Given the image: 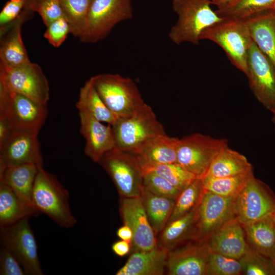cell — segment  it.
<instances>
[{
  "label": "cell",
  "mask_w": 275,
  "mask_h": 275,
  "mask_svg": "<svg viewBox=\"0 0 275 275\" xmlns=\"http://www.w3.org/2000/svg\"><path fill=\"white\" fill-rule=\"evenodd\" d=\"M274 208L275 196L254 175L235 200L236 217L242 225L271 214Z\"/></svg>",
  "instance_id": "5bb4252c"
},
{
  "label": "cell",
  "mask_w": 275,
  "mask_h": 275,
  "mask_svg": "<svg viewBox=\"0 0 275 275\" xmlns=\"http://www.w3.org/2000/svg\"><path fill=\"white\" fill-rule=\"evenodd\" d=\"M0 274L1 275H24L25 272L13 254L2 246L0 252Z\"/></svg>",
  "instance_id": "b9f144b4"
},
{
  "label": "cell",
  "mask_w": 275,
  "mask_h": 275,
  "mask_svg": "<svg viewBox=\"0 0 275 275\" xmlns=\"http://www.w3.org/2000/svg\"><path fill=\"white\" fill-rule=\"evenodd\" d=\"M271 260L272 261L274 266H275V252L273 253V254L270 257Z\"/></svg>",
  "instance_id": "681fc988"
},
{
  "label": "cell",
  "mask_w": 275,
  "mask_h": 275,
  "mask_svg": "<svg viewBox=\"0 0 275 275\" xmlns=\"http://www.w3.org/2000/svg\"><path fill=\"white\" fill-rule=\"evenodd\" d=\"M70 28V33L78 37L84 28L93 0H59Z\"/></svg>",
  "instance_id": "1f68e13d"
},
{
  "label": "cell",
  "mask_w": 275,
  "mask_h": 275,
  "mask_svg": "<svg viewBox=\"0 0 275 275\" xmlns=\"http://www.w3.org/2000/svg\"><path fill=\"white\" fill-rule=\"evenodd\" d=\"M141 169L143 173L150 171L159 175L181 191L197 179L178 162L155 164Z\"/></svg>",
  "instance_id": "d6a6232c"
},
{
  "label": "cell",
  "mask_w": 275,
  "mask_h": 275,
  "mask_svg": "<svg viewBox=\"0 0 275 275\" xmlns=\"http://www.w3.org/2000/svg\"><path fill=\"white\" fill-rule=\"evenodd\" d=\"M40 167L34 163L0 166V182L9 186L23 201L33 205L32 192Z\"/></svg>",
  "instance_id": "603a6c76"
},
{
  "label": "cell",
  "mask_w": 275,
  "mask_h": 275,
  "mask_svg": "<svg viewBox=\"0 0 275 275\" xmlns=\"http://www.w3.org/2000/svg\"><path fill=\"white\" fill-rule=\"evenodd\" d=\"M13 130L8 119L4 116L0 115V147L9 138Z\"/></svg>",
  "instance_id": "7bdbcfd3"
},
{
  "label": "cell",
  "mask_w": 275,
  "mask_h": 275,
  "mask_svg": "<svg viewBox=\"0 0 275 275\" xmlns=\"http://www.w3.org/2000/svg\"><path fill=\"white\" fill-rule=\"evenodd\" d=\"M253 175L252 170L228 177H204L202 181L205 190L222 196L236 198Z\"/></svg>",
  "instance_id": "4dcf8cb0"
},
{
  "label": "cell",
  "mask_w": 275,
  "mask_h": 275,
  "mask_svg": "<svg viewBox=\"0 0 275 275\" xmlns=\"http://www.w3.org/2000/svg\"><path fill=\"white\" fill-rule=\"evenodd\" d=\"M141 198L150 223L157 235L167 224L176 200L156 195L144 187Z\"/></svg>",
  "instance_id": "f1b7e54d"
},
{
  "label": "cell",
  "mask_w": 275,
  "mask_h": 275,
  "mask_svg": "<svg viewBox=\"0 0 275 275\" xmlns=\"http://www.w3.org/2000/svg\"><path fill=\"white\" fill-rule=\"evenodd\" d=\"M143 187L156 195L176 200L181 190L153 172L143 173Z\"/></svg>",
  "instance_id": "8d00e7d4"
},
{
  "label": "cell",
  "mask_w": 275,
  "mask_h": 275,
  "mask_svg": "<svg viewBox=\"0 0 275 275\" xmlns=\"http://www.w3.org/2000/svg\"><path fill=\"white\" fill-rule=\"evenodd\" d=\"M28 4L33 12L40 15L46 26L59 18L65 17L59 0H28Z\"/></svg>",
  "instance_id": "f35d334b"
},
{
  "label": "cell",
  "mask_w": 275,
  "mask_h": 275,
  "mask_svg": "<svg viewBox=\"0 0 275 275\" xmlns=\"http://www.w3.org/2000/svg\"><path fill=\"white\" fill-rule=\"evenodd\" d=\"M80 132L86 140L85 154L98 163L107 152L116 148L112 125H105L87 114L78 111Z\"/></svg>",
  "instance_id": "e0dca14e"
},
{
  "label": "cell",
  "mask_w": 275,
  "mask_h": 275,
  "mask_svg": "<svg viewBox=\"0 0 275 275\" xmlns=\"http://www.w3.org/2000/svg\"><path fill=\"white\" fill-rule=\"evenodd\" d=\"M38 134L13 130L0 147V166L34 163L43 167Z\"/></svg>",
  "instance_id": "2e32d148"
},
{
  "label": "cell",
  "mask_w": 275,
  "mask_h": 275,
  "mask_svg": "<svg viewBox=\"0 0 275 275\" xmlns=\"http://www.w3.org/2000/svg\"><path fill=\"white\" fill-rule=\"evenodd\" d=\"M211 5L210 0H173L178 19L169 33L172 42L176 45L184 42L198 44L202 33L224 18Z\"/></svg>",
  "instance_id": "6da1fadb"
},
{
  "label": "cell",
  "mask_w": 275,
  "mask_h": 275,
  "mask_svg": "<svg viewBox=\"0 0 275 275\" xmlns=\"http://www.w3.org/2000/svg\"><path fill=\"white\" fill-rule=\"evenodd\" d=\"M235 198L224 197L205 190L197 206L196 235L199 239L208 238L216 231L236 218Z\"/></svg>",
  "instance_id": "7c38bea8"
},
{
  "label": "cell",
  "mask_w": 275,
  "mask_h": 275,
  "mask_svg": "<svg viewBox=\"0 0 275 275\" xmlns=\"http://www.w3.org/2000/svg\"><path fill=\"white\" fill-rule=\"evenodd\" d=\"M204 191V188L201 179H196L183 189L175 201L168 223L184 215L196 207Z\"/></svg>",
  "instance_id": "836d02e7"
},
{
  "label": "cell",
  "mask_w": 275,
  "mask_h": 275,
  "mask_svg": "<svg viewBox=\"0 0 275 275\" xmlns=\"http://www.w3.org/2000/svg\"><path fill=\"white\" fill-rule=\"evenodd\" d=\"M44 37L54 47H60L70 33V28L67 20L62 17L46 26Z\"/></svg>",
  "instance_id": "60d3db41"
},
{
  "label": "cell",
  "mask_w": 275,
  "mask_h": 275,
  "mask_svg": "<svg viewBox=\"0 0 275 275\" xmlns=\"http://www.w3.org/2000/svg\"><path fill=\"white\" fill-rule=\"evenodd\" d=\"M39 213L33 205L23 201L9 186L0 182L1 228L10 226Z\"/></svg>",
  "instance_id": "d4e9b609"
},
{
  "label": "cell",
  "mask_w": 275,
  "mask_h": 275,
  "mask_svg": "<svg viewBox=\"0 0 275 275\" xmlns=\"http://www.w3.org/2000/svg\"><path fill=\"white\" fill-rule=\"evenodd\" d=\"M274 9L275 10V8H274Z\"/></svg>",
  "instance_id": "816d5d0a"
},
{
  "label": "cell",
  "mask_w": 275,
  "mask_h": 275,
  "mask_svg": "<svg viewBox=\"0 0 275 275\" xmlns=\"http://www.w3.org/2000/svg\"><path fill=\"white\" fill-rule=\"evenodd\" d=\"M206 244L211 252L239 260L248 243L242 225L235 218L213 233Z\"/></svg>",
  "instance_id": "d6986e66"
},
{
  "label": "cell",
  "mask_w": 275,
  "mask_h": 275,
  "mask_svg": "<svg viewBox=\"0 0 275 275\" xmlns=\"http://www.w3.org/2000/svg\"><path fill=\"white\" fill-rule=\"evenodd\" d=\"M98 163L109 175L120 195L141 197L143 174L135 155L115 148L105 153Z\"/></svg>",
  "instance_id": "30bf717a"
},
{
  "label": "cell",
  "mask_w": 275,
  "mask_h": 275,
  "mask_svg": "<svg viewBox=\"0 0 275 275\" xmlns=\"http://www.w3.org/2000/svg\"><path fill=\"white\" fill-rule=\"evenodd\" d=\"M247 73L250 88L267 109L275 108V67L253 41L249 49Z\"/></svg>",
  "instance_id": "4fadbf2b"
},
{
  "label": "cell",
  "mask_w": 275,
  "mask_h": 275,
  "mask_svg": "<svg viewBox=\"0 0 275 275\" xmlns=\"http://www.w3.org/2000/svg\"><path fill=\"white\" fill-rule=\"evenodd\" d=\"M243 19L252 40L275 67V10L259 12Z\"/></svg>",
  "instance_id": "7402d4cb"
},
{
  "label": "cell",
  "mask_w": 275,
  "mask_h": 275,
  "mask_svg": "<svg viewBox=\"0 0 275 275\" xmlns=\"http://www.w3.org/2000/svg\"><path fill=\"white\" fill-rule=\"evenodd\" d=\"M198 205L184 215L167 223L160 232L159 245L170 251L189 235L195 227Z\"/></svg>",
  "instance_id": "f546056e"
},
{
  "label": "cell",
  "mask_w": 275,
  "mask_h": 275,
  "mask_svg": "<svg viewBox=\"0 0 275 275\" xmlns=\"http://www.w3.org/2000/svg\"><path fill=\"white\" fill-rule=\"evenodd\" d=\"M228 146L226 139L192 133L179 139L177 162L196 178L202 179L216 156Z\"/></svg>",
  "instance_id": "8992f818"
},
{
  "label": "cell",
  "mask_w": 275,
  "mask_h": 275,
  "mask_svg": "<svg viewBox=\"0 0 275 275\" xmlns=\"http://www.w3.org/2000/svg\"><path fill=\"white\" fill-rule=\"evenodd\" d=\"M251 170H252V166L246 157L228 146L216 156L203 178L228 177Z\"/></svg>",
  "instance_id": "4316f807"
},
{
  "label": "cell",
  "mask_w": 275,
  "mask_h": 275,
  "mask_svg": "<svg viewBox=\"0 0 275 275\" xmlns=\"http://www.w3.org/2000/svg\"><path fill=\"white\" fill-rule=\"evenodd\" d=\"M132 0H93L83 31L84 43H95L105 38L119 23L133 16Z\"/></svg>",
  "instance_id": "52a82bcc"
},
{
  "label": "cell",
  "mask_w": 275,
  "mask_h": 275,
  "mask_svg": "<svg viewBox=\"0 0 275 275\" xmlns=\"http://www.w3.org/2000/svg\"><path fill=\"white\" fill-rule=\"evenodd\" d=\"M274 8L275 0H238L227 8L215 11L222 17L243 19Z\"/></svg>",
  "instance_id": "d590c367"
},
{
  "label": "cell",
  "mask_w": 275,
  "mask_h": 275,
  "mask_svg": "<svg viewBox=\"0 0 275 275\" xmlns=\"http://www.w3.org/2000/svg\"><path fill=\"white\" fill-rule=\"evenodd\" d=\"M91 78L104 103L118 118L132 116L145 103L136 85L129 77L102 73Z\"/></svg>",
  "instance_id": "5b68a950"
},
{
  "label": "cell",
  "mask_w": 275,
  "mask_h": 275,
  "mask_svg": "<svg viewBox=\"0 0 275 275\" xmlns=\"http://www.w3.org/2000/svg\"><path fill=\"white\" fill-rule=\"evenodd\" d=\"M75 106L78 111L107 124L112 125L118 118L104 103L91 78L80 88Z\"/></svg>",
  "instance_id": "83f0119b"
},
{
  "label": "cell",
  "mask_w": 275,
  "mask_h": 275,
  "mask_svg": "<svg viewBox=\"0 0 275 275\" xmlns=\"http://www.w3.org/2000/svg\"><path fill=\"white\" fill-rule=\"evenodd\" d=\"M242 226L249 245L270 258L275 252V227L271 214Z\"/></svg>",
  "instance_id": "484cf974"
},
{
  "label": "cell",
  "mask_w": 275,
  "mask_h": 275,
  "mask_svg": "<svg viewBox=\"0 0 275 275\" xmlns=\"http://www.w3.org/2000/svg\"><path fill=\"white\" fill-rule=\"evenodd\" d=\"M179 141V138L169 136L166 133L151 140L135 155L141 168L177 162Z\"/></svg>",
  "instance_id": "cb8c5ba5"
},
{
  "label": "cell",
  "mask_w": 275,
  "mask_h": 275,
  "mask_svg": "<svg viewBox=\"0 0 275 275\" xmlns=\"http://www.w3.org/2000/svg\"><path fill=\"white\" fill-rule=\"evenodd\" d=\"M9 1H23V0H9Z\"/></svg>",
  "instance_id": "f907efd6"
},
{
  "label": "cell",
  "mask_w": 275,
  "mask_h": 275,
  "mask_svg": "<svg viewBox=\"0 0 275 275\" xmlns=\"http://www.w3.org/2000/svg\"><path fill=\"white\" fill-rule=\"evenodd\" d=\"M120 211L124 224L133 232L131 245L135 251H150L158 245L141 197H124Z\"/></svg>",
  "instance_id": "9a60e30c"
},
{
  "label": "cell",
  "mask_w": 275,
  "mask_h": 275,
  "mask_svg": "<svg viewBox=\"0 0 275 275\" xmlns=\"http://www.w3.org/2000/svg\"><path fill=\"white\" fill-rule=\"evenodd\" d=\"M131 246V242L121 240L112 244V250L116 255L124 257L129 253Z\"/></svg>",
  "instance_id": "ee69618b"
},
{
  "label": "cell",
  "mask_w": 275,
  "mask_h": 275,
  "mask_svg": "<svg viewBox=\"0 0 275 275\" xmlns=\"http://www.w3.org/2000/svg\"><path fill=\"white\" fill-rule=\"evenodd\" d=\"M33 11L28 4L10 29L1 37L0 66L14 67L31 62L21 36L23 22Z\"/></svg>",
  "instance_id": "ffe728a7"
},
{
  "label": "cell",
  "mask_w": 275,
  "mask_h": 275,
  "mask_svg": "<svg viewBox=\"0 0 275 275\" xmlns=\"http://www.w3.org/2000/svg\"><path fill=\"white\" fill-rule=\"evenodd\" d=\"M211 4L217 6V10H221L228 7L238 0H210Z\"/></svg>",
  "instance_id": "bcb514c9"
},
{
  "label": "cell",
  "mask_w": 275,
  "mask_h": 275,
  "mask_svg": "<svg viewBox=\"0 0 275 275\" xmlns=\"http://www.w3.org/2000/svg\"><path fill=\"white\" fill-rule=\"evenodd\" d=\"M271 215H272L273 222V223H274V227H275V208H274L273 212L271 213Z\"/></svg>",
  "instance_id": "c3c4849f"
},
{
  "label": "cell",
  "mask_w": 275,
  "mask_h": 275,
  "mask_svg": "<svg viewBox=\"0 0 275 275\" xmlns=\"http://www.w3.org/2000/svg\"><path fill=\"white\" fill-rule=\"evenodd\" d=\"M68 191L55 176L40 167L34 183L32 202L40 213L47 215L63 228H70L76 219L69 205Z\"/></svg>",
  "instance_id": "3957f363"
},
{
  "label": "cell",
  "mask_w": 275,
  "mask_h": 275,
  "mask_svg": "<svg viewBox=\"0 0 275 275\" xmlns=\"http://www.w3.org/2000/svg\"><path fill=\"white\" fill-rule=\"evenodd\" d=\"M272 113L273 116L272 118V121L274 125V132H275V108L271 111Z\"/></svg>",
  "instance_id": "7dc6e473"
},
{
  "label": "cell",
  "mask_w": 275,
  "mask_h": 275,
  "mask_svg": "<svg viewBox=\"0 0 275 275\" xmlns=\"http://www.w3.org/2000/svg\"><path fill=\"white\" fill-rule=\"evenodd\" d=\"M117 235L121 240L131 242L133 238V232L130 227L124 224L117 231Z\"/></svg>",
  "instance_id": "f6af8a7d"
},
{
  "label": "cell",
  "mask_w": 275,
  "mask_h": 275,
  "mask_svg": "<svg viewBox=\"0 0 275 275\" xmlns=\"http://www.w3.org/2000/svg\"><path fill=\"white\" fill-rule=\"evenodd\" d=\"M0 86L47 105L50 91L41 67L31 62L14 67L0 66Z\"/></svg>",
  "instance_id": "9c48e42d"
},
{
  "label": "cell",
  "mask_w": 275,
  "mask_h": 275,
  "mask_svg": "<svg viewBox=\"0 0 275 275\" xmlns=\"http://www.w3.org/2000/svg\"><path fill=\"white\" fill-rule=\"evenodd\" d=\"M200 39L219 46L232 64L246 75L248 51L253 40L243 19L224 17L206 29Z\"/></svg>",
  "instance_id": "277c9868"
},
{
  "label": "cell",
  "mask_w": 275,
  "mask_h": 275,
  "mask_svg": "<svg viewBox=\"0 0 275 275\" xmlns=\"http://www.w3.org/2000/svg\"><path fill=\"white\" fill-rule=\"evenodd\" d=\"M111 125L116 148L134 155L151 140L166 133L162 124L146 102L132 116L118 118Z\"/></svg>",
  "instance_id": "7a4b0ae2"
},
{
  "label": "cell",
  "mask_w": 275,
  "mask_h": 275,
  "mask_svg": "<svg viewBox=\"0 0 275 275\" xmlns=\"http://www.w3.org/2000/svg\"><path fill=\"white\" fill-rule=\"evenodd\" d=\"M27 0L8 2L0 13V36L4 35L19 18Z\"/></svg>",
  "instance_id": "ab89813d"
},
{
  "label": "cell",
  "mask_w": 275,
  "mask_h": 275,
  "mask_svg": "<svg viewBox=\"0 0 275 275\" xmlns=\"http://www.w3.org/2000/svg\"><path fill=\"white\" fill-rule=\"evenodd\" d=\"M47 113V105L0 86V115L8 119L13 130L38 134Z\"/></svg>",
  "instance_id": "ba28073f"
},
{
  "label": "cell",
  "mask_w": 275,
  "mask_h": 275,
  "mask_svg": "<svg viewBox=\"0 0 275 275\" xmlns=\"http://www.w3.org/2000/svg\"><path fill=\"white\" fill-rule=\"evenodd\" d=\"M169 251L159 245L150 251H135L116 274H162L166 267Z\"/></svg>",
  "instance_id": "44dd1931"
},
{
  "label": "cell",
  "mask_w": 275,
  "mask_h": 275,
  "mask_svg": "<svg viewBox=\"0 0 275 275\" xmlns=\"http://www.w3.org/2000/svg\"><path fill=\"white\" fill-rule=\"evenodd\" d=\"M239 260L211 252L207 267V275H238L241 273Z\"/></svg>",
  "instance_id": "74e56055"
},
{
  "label": "cell",
  "mask_w": 275,
  "mask_h": 275,
  "mask_svg": "<svg viewBox=\"0 0 275 275\" xmlns=\"http://www.w3.org/2000/svg\"><path fill=\"white\" fill-rule=\"evenodd\" d=\"M2 246L17 259L25 274L42 275L37 245L28 218L10 226L1 228Z\"/></svg>",
  "instance_id": "8fae6325"
},
{
  "label": "cell",
  "mask_w": 275,
  "mask_h": 275,
  "mask_svg": "<svg viewBox=\"0 0 275 275\" xmlns=\"http://www.w3.org/2000/svg\"><path fill=\"white\" fill-rule=\"evenodd\" d=\"M211 252L206 244L169 251L166 268L170 275H207Z\"/></svg>",
  "instance_id": "ac0fdd59"
},
{
  "label": "cell",
  "mask_w": 275,
  "mask_h": 275,
  "mask_svg": "<svg viewBox=\"0 0 275 275\" xmlns=\"http://www.w3.org/2000/svg\"><path fill=\"white\" fill-rule=\"evenodd\" d=\"M239 260L243 274L275 275V266L271 258L260 254L249 244Z\"/></svg>",
  "instance_id": "e575fe53"
}]
</instances>
